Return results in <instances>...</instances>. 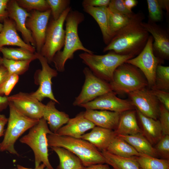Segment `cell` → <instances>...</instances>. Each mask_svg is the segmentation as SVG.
Listing matches in <instances>:
<instances>
[{
	"instance_id": "obj_1",
	"label": "cell",
	"mask_w": 169,
	"mask_h": 169,
	"mask_svg": "<svg viewBox=\"0 0 169 169\" xmlns=\"http://www.w3.org/2000/svg\"><path fill=\"white\" fill-rule=\"evenodd\" d=\"M144 19L142 12L135 13L128 23L118 32L104 48L103 52L112 51L134 57L138 55L145 46L149 36L142 24Z\"/></svg>"
},
{
	"instance_id": "obj_2",
	"label": "cell",
	"mask_w": 169,
	"mask_h": 169,
	"mask_svg": "<svg viewBox=\"0 0 169 169\" xmlns=\"http://www.w3.org/2000/svg\"><path fill=\"white\" fill-rule=\"evenodd\" d=\"M84 19L83 13L77 10H71L67 15L65 20V38L63 49L56 54L52 61L57 71L62 72L64 71L66 62L68 60L74 58V54L76 51L81 50L85 52L94 53L84 46L78 35L79 25Z\"/></svg>"
},
{
	"instance_id": "obj_3",
	"label": "cell",
	"mask_w": 169,
	"mask_h": 169,
	"mask_svg": "<svg viewBox=\"0 0 169 169\" xmlns=\"http://www.w3.org/2000/svg\"><path fill=\"white\" fill-rule=\"evenodd\" d=\"M47 137L48 146L62 147L70 151L80 159L84 166L105 163L101 152L86 141L54 133L48 134Z\"/></svg>"
},
{
	"instance_id": "obj_4",
	"label": "cell",
	"mask_w": 169,
	"mask_h": 169,
	"mask_svg": "<svg viewBox=\"0 0 169 169\" xmlns=\"http://www.w3.org/2000/svg\"><path fill=\"white\" fill-rule=\"evenodd\" d=\"M79 56L95 75L108 82L111 81L114 72L119 66L134 57L112 51L102 55L84 52L79 54Z\"/></svg>"
},
{
	"instance_id": "obj_5",
	"label": "cell",
	"mask_w": 169,
	"mask_h": 169,
	"mask_svg": "<svg viewBox=\"0 0 169 169\" xmlns=\"http://www.w3.org/2000/svg\"><path fill=\"white\" fill-rule=\"evenodd\" d=\"M9 114L7 129L3 141L0 143V151H7L19 156L14 148L18 138L26 131L37 124L39 120L30 118L20 112L9 101Z\"/></svg>"
},
{
	"instance_id": "obj_6",
	"label": "cell",
	"mask_w": 169,
	"mask_h": 169,
	"mask_svg": "<svg viewBox=\"0 0 169 169\" xmlns=\"http://www.w3.org/2000/svg\"><path fill=\"white\" fill-rule=\"evenodd\" d=\"M43 118L29 129L28 133L20 139L21 143L28 146L34 156L35 168L43 164L47 169H54L49 159L47 135L53 133Z\"/></svg>"
},
{
	"instance_id": "obj_7",
	"label": "cell",
	"mask_w": 169,
	"mask_h": 169,
	"mask_svg": "<svg viewBox=\"0 0 169 169\" xmlns=\"http://www.w3.org/2000/svg\"><path fill=\"white\" fill-rule=\"evenodd\" d=\"M136 67L125 62L115 71L110 82L112 90L117 93H127L146 87V79Z\"/></svg>"
},
{
	"instance_id": "obj_8",
	"label": "cell",
	"mask_w": 169,
	"mask_h": 169,
	"mask_svg": "<svg viewBox=\"0 0 169 169\" xmlns=\"http://www.w3.org/2000/svg\"><path fill=\"white\" fill-rule=\"evenodd\" d=\"M71 10V7H69L57 20L52 19L48 23L45 42L39 54L46 59L49 64L52 62L56 54L60 51L64 46L65 30L64 25L67 15Z\"/></svg>"
},
{
	"instance_id": "obj_9",
	"label": "cell",
	"mask_w": 169,
	"mask_h": 169,
	"mask_svg": "<svg viewBox=\"0 0 169 169\" xmlns=\"http://www.w3.org/2000/svg\"><path fill=\"white\" fill-rule=\"evenodd\" d=\"M153 39L149 35L146 44L142 51L137 56L125 62L138 68L145 77L148 85L153 88L155 84L156 70L157 66L163 59L156 56L153 51Z\"/></svg>"
},
{
	"instance_id": "obj_10",
	"label": "cell",
	"mask_w": 169,
	"mask_h": 169,
	"mask_svg": "<svg viewBox=\"0 0 169 169\" xmlns=\"http://www.w3.org/2000/svg\"><path fill=\"white\" fill-rule=\"evenodd\" d=\"M83 72L85 81L80 93L73 103L75 106L90 102L112 91L110 83L96 76L88 67L84 68Z\"/></svg>"
},
{
	"instance_id": "obj_11",
	"label": "cell",
	"mask_w": 169,
	"mask_h": 169,
	"mask_svg": "<svg viewBox=\"0 0 169 169\" xmlns=\"http://www.w3.org/2000/svg\"><path fill=\"white\" fill-rule=\"evenodd\" d=\"M37 58L41 65V69H38L36 72V82L38 87L35 92L31 93V95L41 102L44 99L47 98L59 104L55 98L53 92L52 79L56 77L58 71L51 68L49 65L46 59L40 54L35 52Z\"/></svg>"
},
{
	"instance_id": "obj_12",
	"label": "cell",
	"mask_w": 169,
	"mask_h": 169,
	"mask_svg": "<svg viewBox=\"0 0 169 169\" xmlns=\"http://www.w3.org/2000/svg\"><path fill=\"white\" fill-rule=\"evenodd\" d=\"M116 94L113 91H111L79 106L86 109L105 110L119 113L135 109L131 101L119 98Z\"/></svg>"
},
{
	"instance_id": "obj_13",
	"label": "cell",
	"mask_w": 169,
	"mask_h": 169,
	"mask_svg": "<svg viewBox=\"0 0 169 169\" xmlns=\"http://www.w3.org/2000/svg\"><path fill=\"white\" fill-rule=\"evenodd\" d=\"M128 94L136 109L146 117L157 120L159 101L151 90L145 87Z\"/></svg>"
},
{
	"instance_id": "obj_14",
	"label": "cell",
	"mask_w": 169,
	"mask_h": 169,
	"mask_svg": "<svg viewBox=\"0 0 169 169\" xmlns=\"http://www.w3.org/2000/svg\"><path fill=\"white\" fill-rule=\"evenodd\" d=\"M29 13L30 15L26 20V26L34 41L36 52L39 53L45 42L51 10L44 12L34 10Z\"/></svg>"
},
{
	"instance_id": "obj_15",
	"label": "cell",
	"mask_w": 169,
	"mask_h": 169,
	"mask_svg": "<svg viewBox=\"0 0 169 169\" xmlns=\"http://www.w3.org/2000/svg\"><path fill=\"white\" fill-rule=\"evenodd\" d=\"M7 97L8 101L11 102L26 116L36 120L43 118L45 105L33 96L31 93L21 92Z\"/></svg>"
},
{
	"instance_id": "obj_16",
	"label": "cell",
	"mask_w": 169,
	"mask_h": 169,
	"mask_svg": "<svg viewBox=\"0 0 169 169\" xmlns=\"http://www.w3.org/2000/svg\"><path fill=\"white\" fill-rule=\"evenodd\" d=\"M142 25L151 34L153 39L152 49L155 55L162 59H169V35L168 32L156 23L148 18Z\"/></svg>"
},
{
	"instance_id": "obj_17",
	"label": "cell",
	"mask_w": 169,
	"mask_h": 169,
	"mask_svg": "<svg viewBox=\"0 0 169 169\" xmlns=\"http://www.w3.org/2000/svg\"><path fill=\"white\" fill-rule=\"evenodd\" d=\"M7 10L8 18L15 22L17 30L21 33L24 41L35 48L31 33L26 26V20L30 16V13L20 7L16 0H9Z\"/></svg>"
},
{
	"instance_id": "obj_18",
	"label": "cell",
	"mask_w": 169,
	"mask_h": 169,
	"mask_svg": "<svg viewBox=\"0 0 169 169\" xmlns=\"http://www.w3.org/2000/svg\"><path fill=\"white\" fill-rule=\"evenodd\" d=\"M3 29L0 33V49L5 46H18L35 53V48L26 43L19 35L15 22L7 18L3 21Z\"/></svg>"
},
{
	"instance_id": "obj_19",
	"label": "cell",
	"mask_w": 169,
	"mask_h": 169,
	"mask_svg": "<svg viewBox=\"0 0 169 169\" xmlns=\"http://www.w3.org/2000/svg\"><path fill=\"white\" fill-rule=\"evenodd\" d=\"M95 126L84 117V112H82L74 117L70 118L66 125L59 129L55 134L80 139L85 132Z\"/></svg>"
},
{
	"instance_id": "obj_20",
	"label": "cell",
	"mask_w": 169,
	"mask_h": 169,
	"mask_svg": "<svg viewBox=\"0 0 169 169\" xmlns=\"http://www.w3.org/2000/svg\"><path fill=\"white\" fill-rule=\"evenodd\" d=\"M121 113L105 110L86 109L84 117L95 125L115 130L117 128Z\"/></svg>"
},
{
	"instance_id": "obj_21",
	"label": "cell",
	"mask_w": 169,
	"mask_h": 169,
	"mask_svg": "<svg viewBox=\"0 0 169 169\" xmlns=\"http://www.w3.org/2000/svg\"><path fill=\"white\" fill-rule=\"evenodd\" d=\"M116 136L114 130L95 126L90 132L82 135L80 139L89 142L102 151L107 150Z\"/></svg>"
},
{
	"instance_id": "obj_22",
	"label": "cell",
	"mask_w": 169,
	"mask_h": 169,
	"mask_svg": "<svg viewBox=\"0 0 169 169\" xmlns=\"http://www.w3.org/2000/svg\"><path fill=\"white\" fill-rule=\"evenodd\" d=\"M55 104V102L50 100L45 105L43 116L49 125L50 130L54 134L70 119L68 114L56 108Z\"/></svg>"
},
{
	"instance_id": "obj_23",
	"label": "cell",
	"mask_w": 169,
	"mask_h": 169,
	"mask_svg": "<svg viewBox=\"0 0 169 169\" xmlns=\"http://www.w3.org/2000/svg\"><path fill=\"white\" fill-rule=\"evenodd\" d=\"M136 109L141 125V134L152 145L156 144L162 136L159 120L146 117Z\"/></svg>"
},
{
	"instance_id": "obj_24",
	"label": "cell",
	"mask_w": 169,
	"mask_h": 169,
	"mask_svg": "<svg viewBox=\"0 0 169 169\" xmlns=\"http://www.w3.org/2000/svg\"><path fill=\"white\" fill-rule=\"evenodd\" d=\"M136 113V110H132L121 113L117 126L114 130L116 136L141 133L137 121Z\"/></svg>"
},
{
	"instance_id": "obj_25",
	"label": "cell",
	"mask_w": 169,
	"mask_h": 169,
	"mask_svg": "<svg viewBox=\"0 0 169 169\" xmlns=\"http://www.w3.org/2000/svg\"><path fill=\"white\" fill-rule=\"evenodd\" d=\"M83 7L84 11L93 17L98 24L102 33L103 41L107 45L112 39L108 28L107 7L84 6Z\"/></svg>"
},
{
	"instance_id": "obj_26",
	"label": "cell",
	"mask_w": 169,
	"mask_h": 169,
	"mask_svg": "<svg viewBox=\"0 0 169 169\" xmlns=\"http://www.w3.org/2000/svg\"><path fill=\"white\" fill-rule=\"evenodd\" d=\"M117 136L131 145L139 153L145 154L154 157H158L154 147L141 133Z\"/></svg>"
},
{
	"instance_id": "obj_27",
	"label": "cell",
	"mask_w": 169,
	"mask_h": 169,
	"mask_svg": "<svg viewBox=\"0 0 169 169\" xmlns=\"http://www.w3.org/2000/svg\"><path fill=\"white\" fill-rule=\"evenodd\" d=\"M58 155L59 164L56 169H81L84 166L80 159L74 154L64 148L50 147Z\"/></svg>"
},
{
	"instance_id": "obj_28",
	"label": "cell",
	"mask_w": 169,
	"mask_h": 169,
	"mask_svg": "<svg viewBox=\"0 0 169 169\" xmlns=\"http://www.w3.org/2000/svg\"><path fill=\"white\" fill-rule=\"evenodd\" d=\"M101 153L105 159V163L110 165L113 169H140L135 157H125L111 153L107 151Z\"/></svg>"
},
{
	"instance_id": "obj_29",
	"label": "cell",
	"mask_w": 169,
	"mask_h": 169,
	"mask_svg": "<svg viewBox=\"0 0 169 169\" xmlns=\"http://www.w3.org/2000/svg\"><path fill=\"white\" fill-rule=\"evenodd\" d=\"M106 151L115 155L125 157H135L140 155L131 145L117 136L114 139Z\"/></svg>"
},
{
	"instance_id": "obj_30",
	"label": "cell",
	"mask_w": 169,
	"mask_h": 169,
	"mask_svg": "<svg viewBox=\"0 0 169 169\" xmlns=\"http://www.w3.org/2000/svg\"><path fill=\"white\" fill-rule=\"evenodd\" d=\"M3 58L12 60H23L37 59L35 53L21 47L18 48H8L4 47L0 49Z\"/></svg>"
},
{
	"instance_id": "obj_31",
	"label": "cell",
	"mask_w": 169,
	"mask_h": 169,
	"mask_svg": "<svg viewBox=\"0 0 169 169\" xmlns=\"http://www.w3.org/2000/svg\"><path fill=\"white\" fill-rule=\"evenodd\" d=\"M140 169H169V160L159 159L143 154L135 157Z\"/></svg>"
},
{
	"instance_id": "obj_32",
	"label": "cell",
	"mask_w": 169,
	"mask_h": 169,
	"mask_svg": "<svg viewBox=\"0 0 169 169\" xmlns=\"http://www.w3.org/2000/svg\"><path fill=\"white\" fill-rule=\"evenodd\" d=\"M109 29L112 38L129 23L131 18L124 14L113 13L107 7Z\"/></svg>"
},
{
	"instance_id": "obj_33",
	"label": "cell",
	"mask_w": 169,
	"mask_h": 169,
	"mask_svg": "<svg viewBox=\"0 0 169 169\" xmlns=\"http://www.w3.org/2000/svg\"><path fill=\"white\" fill-rule=\"evenodd\" d=\"M32 59L14 60L3 58V65L7 69L9 74L18 75L23 74L28 69Z\"/></svg>"
},
{
	"instance_id": "obj_34",
	"label": "cell",
	"mask_w": 169,
	"mask_h": 169,
	"mask_svg": "<svg viewBox=\"0 0 169 169\" xmlns=\"http://www.w3.org/2000/svg\"><path fill=\"white\" fill-rule=\"evenodd\" d=\"M151 89H155L163 91L169 89V67L161 64L157 67L154 87Z\"/></svg>"
},
{
	"instance_id": "obj_35",
	"label": "cell",
	"mask_w": 169,
	"mask_h": 169,
	"mask_svg": "<svg viewBox=\"0 0 169 169\" xmlns=\"http://www.w3.org/2000/svg\"><path fill=\"white\" fill-rule=\"evenodd\" d=\"M18 5L28 12L32 10L44 12L50 9L46 0H16Z\"/></svg>"
},
{
	"instance_id": "obj_36",
	"label": "cell",
	"mask_w": 169,
	"mask_h": 169,
	"mask_svg": "<svg viewBox=\"0 0 169 169\" xmlns=\"http://www.w3.org/2000/svg\"><path fill=\"white\" fill-rule=\"evenodd\" d=\"M51 11L52 19L57 20L69 7V0H46Z\"/></svg>"
},
{
	"instance_id": "obj_37",
	"label": "cell",
	"mask_w": 169,
	"mask_h": 169,
	"mask_svg": "<svg viewBox=\"0 0 169 169\" xmlns=\"http://www.w3.org/2000/svg\"><path fill=\"white\" fill-rule=\"evenodd\" d=\"M149 12L148 18L156 23L161 21L163 18L162 9L159 0H147Z\"/></svg>"
},
{
	"instance_id": "obj_38",
	"label": "cell",
	"mask_w": 169,
	"mask_h": 169,
	"mask_svg": "<svg viewBox=\"0 0 169 169\" xmlns=\"http://www.w3.org/2000/svg\"><path fill=\"white\" fill-rule=\"evenodd\" d=\"M154 147L158 156L169 160V135H162Z\"/></svg>"
},
{
	"instance_id": "obj_39",
	"label": "cell",
	"mask_w": 169,
	"mask_h": 169,
	"mask_svg": "<svg viewBox=\"0 0 169 169\" xmlns=\"http://www.w3.org/2000/svg\"><path fill=\"white\" fill-rule=\"evenodd\" d=\"M19 76L9 74L5 80L0 84V95L8 96L18 83Z\"/></svg>"
},
{
	"instance_id": "obj_40",
	"label": "cell",
	"mask_w": 169,
	"mask_h": 169,
	"mask_svg": "<svg viewBox=\"0 0 169 169\" xmlns=\"http://www.w3.org/2000/svg\"><path fill=\"white\" fill-rule=\"evenodd\" d=\"M111 12L126 15L131 18L135 13L125 6L124 0H111L107 7Z\"/></svg>"
},
{
	"instance_id": "obj_41",
	"label": "cell",
	"mask_w": 169,
	"mask_h": 169,
	"mask_svg": "<svg viewBox=\"0 0 169 169\" xmlns=\"http://www.w3.org/2000/svg\"><path fill=\"white\" fill-rule=\"evenodd\" d=\"M159 120L162 135H169V110L161 103L159 105Z\"/></svg>"
},
{
	"instance_id": "obj_42",
	"label": "cell",
	"mask_w": 169,
	"mask_h": 169,
	"mask_svg": "<svg viewBox=\"0 0 169 169\" xmlns=\"http://www.w3.org/2000/svg\"><path fill=\"white\" fill-rule=\"evenodd\" d=\"M157 100L169 110V93L161 90L155 89L151 90Z\"/></svg>"
},
{
	"instance_id": "obj_43",
	"label": "cell",
	"mask_w": 169,
	"mask_h": 169,
	"mask_svg": "<svg viewBox=\"0 0 169 169\" xmlns=\"http://www.w3.org/2000/svg\"><path fill=\"white\" fill-rule=\"evenodd\" d=\"M110 1V0H84L82 2V5L83 7H107Z\"/></svg>"
},
{
	"instance_id": "obj_44",
	"label": "cell",
	"mask_w": 169,
	"mask_h": 169,
	"mask_svg": "<svg viewBox=\"0 0 169 169\" xmlns=\"http://www.w3.org/2000/svg\"><path fill=\"white\" fill-rule=\"evenodd\" d=\"M9 0H0V21H3L8 17L7 10V5Z\"/></svg>"
},
{
	"instance_id": "obj_45",
	"label": "cell",
	"mask_w": 169,
	"mask_h": 169,
	"mask_svg": "<svg viewBox=\"0 0 169 169\" xmlns=\"http://www.w3.org/2000/svg\"><path fill=\"white\" fill-rule=\"evenodd\" d=\"M8 118L5 115L0 113V137L4 135L5 127L7 123Z\"/></svg>"
},
{
	"instance_id": "obj_46",
	"label": "cell",
	"mask_w": 169,
	"mask_h": 169,
	"mask_svg": "<svg viewBox=\"0 0 169 169\" xmlns=\"http://www.w3.org/2000/svg\"><path fill=\"white\" fill-rule=\"evenodd\" d=\"M81 169H113L110 168L107 164H98L87 166H83Z\"/></svg>"
},
{
	"instance_id": "obj_47",
	"label": "cell",
	"mask_w": 169,
	"mask_h": 169,
	"mask_svg": "<svg viewBox=\"0 0 169 169\" xmlns=\"http://www.w3.org/2000/svg\"><path fill=\"white\" fill-rule=\"evenodd\" d=\"M9 74L7 69L3 64L0 66V84L7 78Z\"/></svg>"
},
{
	"instance_id": "obj_48",
	"label": "cell",
	"mask_w": 169,
	"mask_h": 169,
	"mask_svg": "<svg viewBox=\"0 0 169 169\" xmlns=\"http://www.w3.org/2000/svg\"><path fill=\"white\" fill-rule=\"evenodd\" d=\"M9 101L7 96L0 95V113L8 106Z\"/></svg>"
},
{
	"instance_id": "obj_49",
	"label": "cell",
	"mask_w": 169,
	"mask_h": 169,
	"mask_svg": "<svg viewBox=\"0 0 169 169\" xmlns=\"http://www.w3.org/2000/svg\"><path fill=\"white\" fill-rule=\"evenodd\" d=\"M124 3L128 9L131 10L132 8L137 5L138 1L136 0H124Z\"/></svg>"
},
{
	"instance_id": "obj_50",
	"label": "cell",
	"mask_w": 169,
	"mask_h": 169,
	"mask_svg": "<svg viewBox=\"0 0 169 169\" xmlns=\"http://www.w3.org/2000/svg\"><path fill=\"white\" fill-rule=\"evenodd\" d=\"M162 9H164L166 11L167 13L169 12V1L168 0H159Z\"/></svg>"
},
{
	"instance_id": "obj_51",
	"label": "cell",
	"mask_w": 169,
	"mask_h": 169,
	"mask_svg": "<svg viewBox=\"0 0 169 169\" xmlns=\"http://www.w3.org/2000/svg\"><path fill=\"white\" fill-rule=\"evenodd\" d=\"M45 167H46L43 164H42L38 167L35 168L34 169L27 168L20 165H17V169H44Z\"/></svg>"
},
{
	"instance_id": "obj_52",
	"label": "cell",
	"mask_w": 169,
	"mask_h": 169,
	"mask_svg": "<svg viewBox=\"0 0 169 169\" xmlns=\"http://www.w3.org/2000/svg\"><path fill=\"white\" fill-rule=\"evenodd\" d=\"M3 57L0 55V66L3 64Z\"/></svg>"
},
{
	"instance_id": "obj_53",
	"label": "cell",
	"mask_w": 169,
	"mask_h": 169,
	"mask_svg": "<svg viewBox=\"0 0 169 169\" xmlns=\"http://www.w3.org/2000/svg\"><path fill=\"white\" fill-rule=\"evenodd\" d=\"M3 24L1 23H0V33L1 32V31H2L3 29Z\"/></svg>"
},
{
	"instance_id": "obj_54",
	"label": "cell",
	"mask_w": 169,
	"mask_h": 169,
	"mask_svg": "<svg viewBox=\"0 0 169 169\" xmlns=\"http://www.w3.org/2000/svg\"><path fill=\"white\" fill-rule=\"evenodd\" d=\"M17 169V168H12V169Z\"/></svg>"
}]
</instances>
